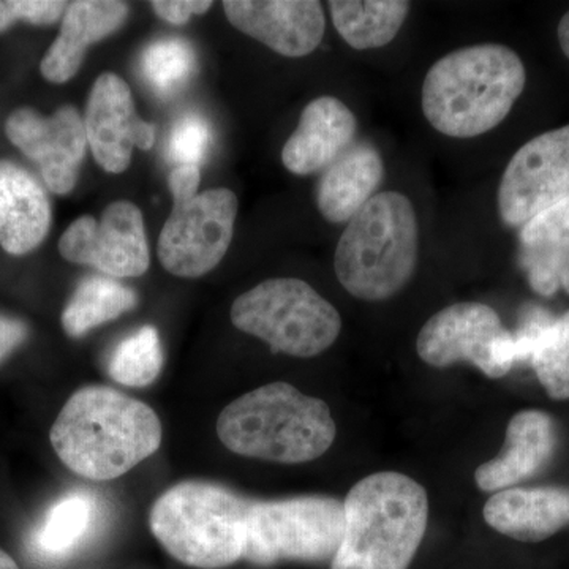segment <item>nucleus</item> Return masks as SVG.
Returning a JSON list of instances; mask_svg holds the SVG:
<instances>
[{"mask_svg":"<svg viewBox=\"0 0 569 569\" xmlns=\"http://www.w3.org/2000/svg\"><path fill=\"white\" fill-rule=\"evenodd\" d=\"M252 501L216 482L183 481L157 498L149 527L187 567L228 568L244 556Z\"/></svg>","mask_w":569,"mask_h":569,"instance_id":"6","label":"nucleus"},{"mask_svg":"<svg viewBox=\"0 0 569 569\" xmlns=\"http://www.w3.org/2000/svg\"><path fill=\"white\" fill-rule=\"evenodd\" d=\"M163 348L153 326H142L123 339L112 351L110 377L116 383L130 388H146L162 372Z\"/></svg>","mask_w":569,"mask_h":569,"instance_id":"28","label":"nucleus"},{"mask_svg":"<svg viewBox=\"0 0 569 569\" xmlns=\"http://www.w3.org/2000/svg\"><path fill=\"white\" fill-rule=\"evenodd\" d=\"M151 407L108 387H86L67 400L50 440L63 466L91 481L129 473L162 445Z\"/></svg>","mask_w":569,"mask_h":569,"instance_id":"1","label":"nucleus"},{"mask_svg":"<svg viewBox=\"0 0 569 569\" xmlns=\"http://www.w3.org/2000/svg\"><path fill=\"white\" fill-rule=\"evenodd\" d=\"M28 328L13 318L0 317V361L24 342Z\"/></svg>","mask_w":569,"mask_h":569,"instance_id":"33","label":"nucleus"},{"mask_svg":"<svg viewBox=\"0 0 569 569\" xmlns=\"http://www.w3.org/2000/svg\"><path fill=\"white\" fill-rule=\"evenodd\" d=\"M201 182V168L193 164H181L174 167L168 178L171 193H173L174 203L192 200L197 197L198 187Z\"/></svg>","mask_w":569,"mask_h":569,"instance_id":"32","label":"nucleus"},{"mask_svg":"<svg viewBox=\"0 0 569 569\" xmlns=\"http://www.w3.org/2000/svg\"><path fill=\"white\" fill-rule=\"evenodd\" d=\"M529 340V365L539 383L556 400L569 399V310L559 318L531 307L522 321Z\"/></svg>","mask_w":569,"mask_h":569,"instance_id":"24","label":"nucleus"},{"mask_svg":"<svg viewBox=\"0 0 569 569\" xmlns=\"http://www.w3.org/2000/svg\"><path fill=\"white\" fill-rule=\"evenodd\" d=\"M569 198V123L538 134L509 160L498 187V212L520 228L537 213Z\"/></svg>","mask_w":569,"mask_h":569,"instance_id":"11","label":"nucleus"},{"mask_svg":"<svg viewBox=\"0 0 569 569\" xmlns=\"http://www.w3.org/2000/svg\"><path fill=\"white\" fill-rule=\"evenodd\" d=\"M6 133L24 156L39 163L41 178L52 193L73 190L89 146L80 112L62 107L44 118L31 108H20L7 119Z\"/></svg>","mask_w":569,"mask_h":569,"instance_id":"13","label":"nucleus"},{"mask_svg":"<svg viewBox=\"0 0 569 569\" xmlns=\"http://www.w3.org/2000/svg\"><path fill=\"white\" fill-rule=\"evenodd\" d=\"M51 227L43 187L24 168L0 162V246L11 254L32 252Z\"/></svg>","mask_w":569,"mask_h":569,"instance_id":"21","label":"nucleus"},{"mask_svg":"<svg viewBox=\"0 0 569 569\" xmlns=\"http://www.w3.org/2000/svg\"><path fill=\"white\" fill-rule=\"evenodd\" d=\"M519 264L535 293L569 295V198L520 227Z\"/></svg>","mask_w":569,"mask_h":569,"instance_id":"20","label":"nucleus"},{"mask_svg":"<svg viewBox=\"0 0 569 569\" xmlns=\"http://www.w3.org/2000/svg\"><path fill=\"white\" fill-rule=\"evenodd\" d=\"M385 164L372 142H355L321 173L317 186L318 211L331 223H348L376 194Z\"/></svg>","mask_w":569,"mask_h":569,"instance_id":"22","label":"nucleus"},{"mask_svg":"<svg viewBox=\"0 0 569 569\" xmlns=\"http://www.w3.org/2000/svg\"><path fill=\"white\" fill-rule=\"evenodd\" d=\"M556 448L553 419L545 411H519L509 421L500 455L477 468L475 481L485 492L516 488L548 466Z\"/></svg>","mask_w":569,"mask_h":569,"instance_id":"17","label":"nucleus"},{"mask_svg":"<svg viewBox=\"0 0 569 569\" xmlns=\"http://www.w3.org/2000/svg\"><path fill=\"white\" fill-rule=\"evenodd\" d=\"M93 512L96 507L88 493L71 492L62 497L36 531V548L48 557L66 556L88 535Z\"/></svg>","mask_w":569,"mask_h":569,"instance_id":"26","label":"nucleus"},{"mask_svg":"<svg viewBox=\"0 0 569 569\" xmlns=\"http://www.w3.org/2000/svg\"><path fill=\"white\" fill-rule=\"evenodd\" d=\"M346 530L343 501L299 496L252 501L242 559L258 567L280 561H332Z\"/></svg>","mask_w":569,"mask_h":569,"instance_id":"8","label":"nucleus"},{"mask_svg":"<svg viewBox=\"0 0 569 569\" xmlns=\"http://www.w3.org/2000/svg\"><path fill=\"white\" fill-rule=\"evenodd\" d=\"M411 3L403 0H332V24L353 50H378L396 39Z\"/></svg>","mask_w":569,"mask_h":569,"instance_id":"23","label":"nucleus"},{"mask_svg":"<svg viewBox=\"0 0 569 569\" xmlns=\"http://www.w3.org/2000/svg\"><path fill=\"white\" fill-rule=\"evenodd\" d=\"M231 321L274 353L295 358L323 353L342 331L336 307L298 279H269L246 291L231 307Z\"/></svg>","mask_w":569,"mask_h":569,"instance_id":"7","label":"nucleus"},{"mask_svg":"<svg viewBox=\"0 0 569 569\" xmlns=\"http://www.w3.org/2000/svg\"><path fill=\"white\" fill-rule=\"evenodd\" d=\"M358 121L337 97L312 100L282 149V162L290 173H321L355 144Z\"/></svg>","mask_w":569,"mask_h":569,"instance_id":"16","label":"nucleus"},{"mask_svg":"<svg viewBox=\"0 0 569 569\" xmlns=\"http://www.w3.org/2000/svg\"><path fill=\"white\" fill-rule=\"evenodd\" d=\"M337 427L323 400L291 385L253 389L223 408L217 436L234 455L277 463L312 462L335 443Z\"/></svg>","mask_w":569,"mask_h":569,"instance_id":"4","label":"nucleus"},{"mask_svg":"<svg viewBox=\"0 0 569 569\" xmlns=\"http://www.w3.org/2000/svg\"><path fill=\"white\" fill-rule=\"evenodd\" d=\"M228 21L284 58H305L326 32L323 7L316 0H227Z\"/></svg>","mask_w":569,"mask_h":569,"instance_id":"15","label":"nucleus"},{"mask_svg":"<svg viewBox=\"0 0 569 569\" xmlns=\"http://www.w3.org/2000/svg\"><path fill=\"white\" fill-rule=\"evenodd\" d=\"M152 10L162 20L181 26L189 22L193 14H203L211 9V0H153Z\"/></svg>","mask_w":569,"mask_h":569,"instance_id":"31","label":"nucleus"},{"mask_svg":"<svg viewBox=\"0 0 569 569\" xmlns=\"http://www.w3.org/2000/svg\"><path fill=\"white\" fill-rule=\"evenodd\" d=\"M84 129L93 159L108 173H122L134 148L149 151L156 142V127L138 116L129 84L114 73L100 74L93 82Z\"/></svg>","mask_w":569,"mask_h":569,"instance_id":"14","label":"nucleus"},{"mask_svg":"<svg viewBox=\"0 0 569 569\" xmlns=\"http://www.w3.org/2000/svg\"><path fill=\"white\" fill-rule=\"evenodd\" d=\"M132 288L107 277L82 280L62 313L63 331L70 337H81L97 326L123 316L137 306Z\"/></svg>","mask_w":569,"mask_h":569,"instance_id":"25","label":"nucleus"},{"mask_svg":"<svg viewBox=\"0 0 569 569\" xmlns=\"http://www.w3.org/2000/svg\"><path fill=\"white\" fill-rule=\"evenodd\" d=\"M67 2L59 0H0V32H6L14 22L54 24L66 13Z\"/></svg>","mask_w":569,"mask_h":569,"instance_id":"30","label":"nucleus"},{"mask_svg":"<svg viewBox=\"0 0 569 569\" xmlns=\"http://www.w3.org/2000/svg\"><path fill=\"white\" fill-rule=\"evenodd\" d=\"M141 74L157 96L171 99L183 91L197 70V54L181 39L153 41L142 52Z\"/></svg>","mask_w":569,"mask_h":569,"instance_id":"27","label":"nucleus"},{"mask_svg":"<svg viewBox=\"0 0 569 569\" xmlns=\"http://www.w3.org/2000/svg\"><path fill=\"white\" fill-rule=\"evenodd\" d=\"M212 130L203 116L197 112L183 114L174 122L168 141V159L174 167L193 164L201 167L211 148Z\"/></svg>","mask_w":569,"mask_h":569,"instance_id":"29","label":"nucleus"},{"mask_svg":"<svg viewBox=\"0 0 569 569\" xmlns=\"http://www.w3.org/2000/svg\"><path fill=\"white\" fill-rule=\"evenodd\" d=\"M238 197L230 189H211L174 203L159 238L160 263L170 274L198 279L223 260L233 241Z\"/></svg>","mask_w":569,"mask_h":569,"instance_id":"10","label":"nucleus"},{"mask_svg":"<svg viewBox=\"0 0 569 569\" xmlns=\"http://www.w3.org/2000/svg\"><path fill=\"white\" fill-rule=\"evenodd\" d=\"M419 257V223L410 198L400 192L373 194L337 242V280L355 298L380 302L410 283Z\"/></svg>","mask_w":569,"mask_h":569,"instance_id":"5","label":"nucleus"},{"mask_svg":"<svg viewBox=\"0 0 569 569\" xmlns=\"http://www.w3.org/2000/svg\"><path fill=\"white\" fill-rule=\"evenodd\" d=\"M346 530L331 569H408L429 520V498L396 471L369 475L346 500Z\"/></svg>","mask_w":569,"mask_h":569,"instance_id":"3","label":"nucleus"},{"mask_svg":"<svg viewBox=\"0 0 569 569\" xmlns=\"http://www.w3.org/2000/svg\"><path fill=\"white\" fill-rule=\"evenodd\" d=\"M129 6L112 0H77L67 6L61 32L41 59L44 80L63 84L70 81L84 62L86 51L97 41L122 28Z\"/></svg>","mask_w":569,"mask_h":569,"instance_id":"19","label":"nucleus"},{"mask_svg":"<svg viewBox=\"0 0 569 569\" xmlns=\"http://www.w3.org/2000/svg\"><path fill=\"white\" fill-rule=\"evenodd\" d=\"M490 529L522 542H541L569 526V488L498 490L482 509Z\"/></svg>","mask_w":569,"mask_h":569,"instance_id":"18","label":"nucleus"},{"mask_svg":"<svg viewBox=\"0 0 569 569\" xmlns=\"http://www.w3.org/2000/svg\"><path fill=\"white\" fill-rule=\"evenodd\" d=\"M67 261L88 264L111 277H140L151 264L144 220L138 206L114 201L102 219L82 216L67 228L59 241Z\"/></svg>","mask_w":569,"mask_h":569,"instance_id":"12","label":"nucleus"},{"mask_svg":"<svg viewBox=\"0 0 569 569\" xmlns=\"http://www.w3.org/2000/svg\"><path fill=\"white\" fill-rule=\"evenodd\" d=\"M417 351L426 365L437 369L470 362L489 378L505 377L518 365L515 332L482 302L441 309L419 331Z\"/></svg>","mask_w":569,"mask_h":569,"instance_id":"9","label":"nucleus"},{"mask_svg":"<svg viewBox=\"0 0 569 569\" xmlns=\"http://www.w3.org/2000/svg\"><path fill=\"white\" fill-rule=\"evenodd\" d=\"M0 569H20L17 561L11 559V556L3 549H0Z\"/></svg>","mask_w":569,"mask_h":569,"instance_id":"35","label":"nucleus"},{"mask_svg":"<svg viewBox=\"0 0 569 569\" xmlns=\"http://www.w3.org/2000/svg\"><path fill=\"white\" fill-rule=\"evenodd\" d=\"M557 37H559V43L561 51L569 59V10L563 14L559 22V29H557Z\"/></svg>","mask_w":569,"mask_h":569,"instance_id":"34","label":"nucleus"},{"mask_svg":"<svg viewBox=\"0 0 569 569\" xmlns=\"http://www.w3.org/2000/svg\"><path fill=\"white\" fill-rule=\"evenodd\" d=\"M526 82V66L511 48L500 43L459 48L427 71L422 112L445 137H481L507 119Z\"/></svg>","mask_w":569,"mask_h":569,"instance_id":"2","label":"nucleus"}]
</instances>
